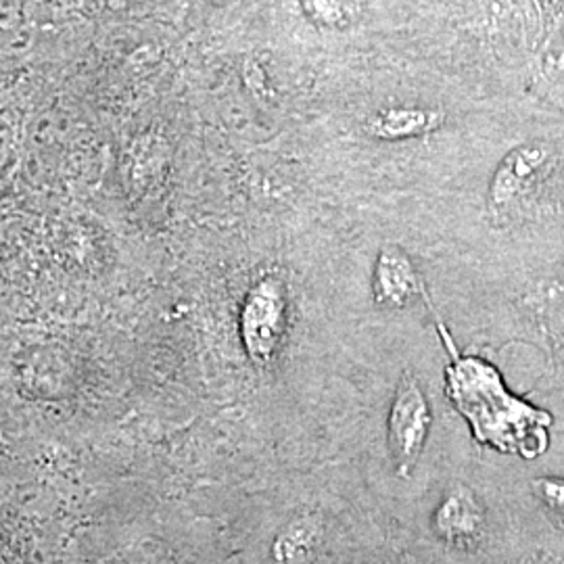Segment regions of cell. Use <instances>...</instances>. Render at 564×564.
Listing matches in <instances>:
<instances>
[{
  "label": "cell",
  "instance_id": "obj_10",
  "mask_svg": "<svg viewBox=\"0 0 564 564\" xmlns=\"http://www.w3.org/2000/svg\"><path fill=\"white\" fill-rule=\"evenodd\" d=\"M310 7H312V11H316L318 13V18H323V20H335L337 15H339V7H341V2L339 0H310Z\"/></svg>",
  "mask_w": 564,
  "mask_h": 564
},
{
  "label": "cell",
  "instance_id": "obj_1",
  "mask_svg": "<svg viewBox=\"0 0 564 564\" xmlns=\"http://www.w3.org/2000/svg\"><path fill=\"white\" fill-rule=\"evenodd\" d=\"M445 393L477 444L524 460L547 452L554 424L550 412L514 395L494 364L452 351V362L445 368Z\"/></svg>",
  "mask_w": 564,
  "mask_h": 564
},
{
  "label": "cell",
  "instance_id": "obj_3",
  "mask_svg": "<svg viewBox=\"0 0 564 564\" xmlns=\"http://www.w3.org/2000/svg\"><path fill=\"white\" fill-rule=\"evenodd\" d=\"M286 326V297L279 279L258 282L242 303L241 339L249 360L268 366L274 360Z\"/></svg>",
  "mask_w": 564,
  "mask_h": 564
},
{
  "label": "cell",
  "instance_id": "obj_4",
  "mask_svg": "<svg viewBox=\"0 0 564 564\" xmlns=\"http://www.w3.org/2000/svg\"><path fill=\"white\" fill-rule=\"evenodd\" d=\"M435 535L452 547H470L484 533L485 512L477 494L464 484L447 487L433 512Z\"/></svg>",
  "mask_w": 564,
  "mask_h": 564
},
{
  "label": "cell",
  "instance_id": "obj_6",
  "mask_svg": "<svg viewBox=\"0 0 564 564\" xmlns=\"http://www.w3.org/2000/svg\"><path fill=\"white\" fill-rule=\"evenodd\" d=\"M372 291L375 300L389 307H403L419 295L421 282L402 251L384 249L377 262Z\"/></svg>",
  "mask_w": 564,
  "mask_h": 564
},
{
  "label": "cell",
  "instance_id": "obj_8",
  "mask_svg": "<svg viewBox=\"0 0 564 564\" xmlns=\"http://www.w3.org/2000/svg\"><path fill=\"white\" fill-rule=\"evenodd\" d=\"M440 123V116L424 109H387L377 118L368 121V130L377 139L398 141V139H410L419 137L429 130H433Z\"/></svg>",
  "mask_w": 564,
  "mask_h": 564
},
{
  "label": "cell",
  "instance_id": "obj_9",
  "mask_svg": "<svg viewBox=\"0 0 564 564\" xmlns=\"http://www.w3.org/2000/svg\"><path fill=\"white\" fill-rule=\"evenodd\" d=\"M535 494L552 512L564 517V479L563 477H540L535 479Z\"/></svg>",
  "mask_w": 564,
  "mask_h": 564
},
{
  "label": "cell",
  "instance_id": "obj_7",
  "mask_svg": "<svg viewBox=\"0 0 564 564\" xmlns=\"http://www.w3.org/2000/svg\"><path fill=\"white\" fill-rule=\"evenodd\" d=\"M323 529L314 517H300L274 538L272 558L279 564L307 563L321 547Z\"/></svg>",
  "mask_w": 564,
  "mask_h": 564
},
{
  "label": "cell",
  "instance_id": "obj_5",
  "mask_svg": "<svg viewBox=\"0 0 564 564\" xmlns=\"http://www.w3.org/2000/svg\"><path fill=\"white\" fill-rule=\"evenodd\" d=\"M552 160V151L542 142L521 144L506 155L494 174L489 197L496 205L517 202L524 191L542 176Z\"/></svg>",
  "mask_w": 564,
  "mask_h": 564
},
{
  "label": "cell",
  "instance_id": "obj_2",
  "mask_svg": "<svg viewBox=\"0 0 564 564\" xmlns=\"http://www.w3.org/2000/svg\"><path fill=\"white\" fill-rule=\"evenodd\" d=\"M431 405L423 387L410 375L402 377L387 416V445L400 477H410L423 456L431 433Z\"/></svg>",
  "mask_w": 564,
  "mask_h": 564
}]
</instances>
